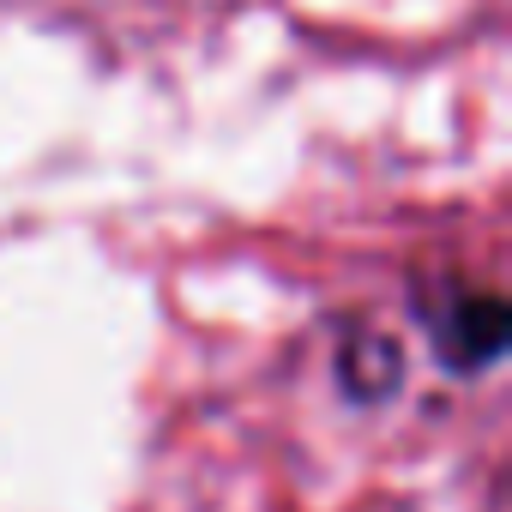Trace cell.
<instances>
[{"mask_svg":"<svg viewBox=\"0 0 512 512\" xmlns=\"http://www.w3.org/2000/svg\"><path fill=\"white\" fill-rule=\"evenodd\" d=\"M434 350L446 368H488L500 350H506V308L500 296H482V290H458L446 302V314L434 320Z\"/></svg>","mask_w":512,"mask_h":512,"instance_id":"1","label":"cell"},{"mask_svg":"<svg viewBox=\"0 0 512 512\" xmlns=\"http://www.w3.org/2000/svg\"><path fill=\"white\" fill-rule=\"evenodd\" d=\"M344 380H350L356 398H386L398 386V350H392V338H356L344 350Z\"/></svg>","mask_w":512,"mask_h":512,"instance_id":"2","label":"cell"}]
</instances>
